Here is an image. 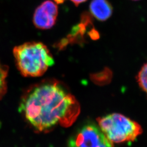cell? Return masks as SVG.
Returning a JSON list of instances; mask_svg holds the SVG:
<instances>
[{
  "mask_svg": "<svg viewBox=\"0 0 147 147\" xmlns=\"http://www.w3.org/2000/svg\"><path fill=\"white\" fill-rule=\"evenodd\" d=\"M19 110L33 127L42 131L58 125H70L80 107L67 86L58 80L45 79L25 90Z\"/></svg>",
  "mask_w": 147,
  "mask_h": 147,
  "instance_id": "obj_1",
  "label": "cell"
},
{
  "mask_svg": "<svg viewBox=\"0 0 147 147\" xmlns=\"http://www.w3.org/2000/svg\"><path fill=\"white\" fill-rule=\"evenodd\" d=\"M16 67L25 77H39L55 63L53 55L41 42H27L13 49Z\"/></svg>",
  "mask_w": 147,
  "mask_h": 147,
  "instance_id": "obj_2",
  "label": "cell"
},
{
  "mask_svg": "<svg viewBox=\"0 0 147 147\" xmlns=\"http://www.w3.org/2000/svg\"><path fill=\"white\" fill-rule=\"evenodd\" d=\"M97 121L101 131L113 143L133 141L143 131L136 121L120 113L109 114Z\"/></svg>",
  "mask_w": 147,
  "mask_h": 147,
  "instance_id": "obj_3",
  "label": "cell"
},
{
  "mask_svg": "<svg viewBox=\"0 0 147 147\" xmlns=\"http://www.w3.org/2000/svg\"><path fill=\"white\" fill-rule=\"evenodd\" d=\"M69 147H114L99 126L88 123L80 128L69 141Z\"/></svg>",
  "mask_w": 147,
  "mask_h": 147,
  "instance_id": "obj_4",
  "label": "cell"
},
{
  "mask_svg": "<svg viewBox=\"0 0 147 147\" xmlns=\"http://www.w3.org/2000/svg\"><path fill=\"white\" fill-rule=\"evenodd\" d=\"M58 7L50 0L43 2L34 13L33 22L34 26L41 30L52 28L55 24L58 16Z\"/></svg>",
  "mask_w": 147,
  "mask_h": 147,
  "instance_id": "obj_5",
  "label": "cell"
},
{
  "mask_svg": "<svg viewBox=\"0 0 147 147\" xmlns=\"http://www.w3.org/2000/svg\"><path fill=\"white\" fill-rule=\"evenodd\" d=\"M89 11L97 20L104 21L111 16L113 8L107 0H92L89 5Z\"/></svg>",
  "mask_w": 147,
  "mask_h": 147,
  "instance_id": "obj_6",
  "label": "cell"
},
{
  "mask_svg": "<svg viewBox=\"0 0 147 147\" xmlns=\"http://www.w3.org/2000/svg\"><path fill=\"white\" fill-rule=\"evenodd\" d=\"M8 73V68L0 61V100L7 92V84L6 79Z\"/></svg>",
  "mask_w": 147,
  "mask_h": 147,
  "instance_id": "obj_7",
  "label": "cell"
},
{
  "mask_svg": "<svg viewBox=\"0 0 147 147\" xmlns=\"http://www.w3.org/2000/svg\"><path fill=\"white\" fill-rule=\"evenodd\" d=\"M140 87L147 95V62L142 65L136 77Z\"/></svg>",
  "mask_w": 147,
  "mask_h": 147,
  "instance_id": "obj_8",
  "label": "cell"
},
{
  "mask_svg": "<svg viewBox=\"0 0 147 147\" xmlns=\"http://www.w3.org/2000/svg\"><path fill=\"white\" fill-rule=\"evenodd\" d=\"M70 1L73 2L75 5L78 6L80 4L86 2L87 0H70Z\"/></svg>",
  "mask_w": 147,
  "mask_h": 147,
  "instance_id": "obj_9",
  "label": "cell"
},
{
  "mask_svg": "<svg viewBox=\"0 0 147 147\" xmlns=\"http://www.w3.org/2000/svg\"><path fill=\"white\" fill-rule=\"evenodd\" d=\"M54 1H55V2H56L57 3L59 4V3H63L65 0H54Z\"/></svg>",
  "mask_w": 147,
  "mask_h": 147,
  "instance_id": "obj_10",
  "label": "cell"
},
{
  "mask_svg": "<svg viewBox=\"0 0 147 147\" xmlns=\"http://www.w3.org/2000/svg\"><path fill=\"white\" fill-rule=\"evenodd\" d=\"M133 1H138V0H133Z\"/></svg>",
  "mask_w": 147,
  "mask_h": 147,
  "instance_id": "obj_11",
  "label": "cell"
}]
</instances>
